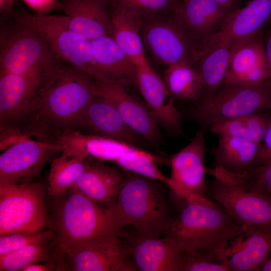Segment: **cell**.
<instances>
[{
    "instance_id": "cell-1",
    "label": "cell",
    "mask_w": 271,
    "mask_h": 271,
    "mask_svg": "<svg viewBox=\"0 0 271 271\" xmlns=\"http://www.w3.org/2000/svg\"><path fill=\"white\" fill-rule=\"evenodd\" d=\"M178 213L166 235L182 252L215 255L223 260L228 242L246 232L222 206L207 197L177 198Z\"/></svg>"
},
{
    "instance_id": "cell-2",
    "label": "cell",
    "mask_w": 271,
    "mask_h": 271,
    "mask_svg": "<svg viewBox=\"0 0 271 271\" xmlns=\"http://www.w3.org/2000/svg\"><path fill=\"white\" fill-rule=\"evenodd\" d=\"M56 197L49 224L59 252L122 236L125 226L115 200L102 206L73 187Z\"/></svg>"
},
{
    "instance_id": "cell-3",
    "label": "cell",
    "mask_w": 271,
    "mask_h": 271,
    "mask_svg": "<svg viewBox=\"0 0 271 271\" xmlns=\"http://www.w3.org/2000/svg\"><path fill=\"white\" fill-rule=\"evenodd\" d=\"M64 62L35 26L31 15L13 10L0 29V70L41 78L47 84Z\"/></svg>"
},
{
    "instance_id": "cell-4",
    "label": "cell",
    "mask_w": 271,
    "mask_h": 271,
    "mask_svg": "<svg viewBox=\"0 0 271 271\" xmlns=\"http://www.w3.org/2000/svg\"><path fill=\"white\" fill-rule=\"evenodd\" d=\"M95 81L84 71L66 63L61 72L40 90L31 118L45 129L59 130L58 134L74 130L96 94Z\"/></svg>"
},
{
    "instance_id": "cell-5",
    "label": "cell",
    "mask_w": 271,
    "mask_h": 271,
    "mask_svg": "<svg viewBox=\"0 0 271 271\" xmlns=\"http://www.w3.org/2000/svg\"><path fill=\"white\" fill-rule=\"evenodd\" d=\"M164 184L136 174L125 176L115 200L125 227L132 226L141 235H167L176 216Z\"/></svg>"
},
{
    "instance_id": "cell-6",
    "label": "cell",
    "mask_w": 271,
    "mask_h": 271,
    "mask_svg": "<svg viewBox=\"0 0 271 271\" xmlns=\"http://www.w3.org/2000/svg\"><path fill=\"white\" fill-rule=\"evenodd\" d=\"M194 102L190 115L205 131L221 121L271 111V79L259 85L223 84Z\"/></svg>"
},
{
    "instance_id": "cell-7",
    "label": "cell",
    "mask_w": 271,
    "mask_h": 271,
    "mask_svg": "<svg viewBox=\"0 0 271 271\" xmlns=\"http://www.w3.org/2000/svg\"><path fill=\"white\" fill-rule=\"evenodd\" d=\"M49 221L42 185L0 180V236L41 231Z\"/></svg>"
},
{
    "instance_id": "cell-8",
    "label": "cell",
    "mask_w": 271,
    "mask_h": 271,
    "mask_svg": "<svg viewBox=\"0 0 271 271\" xmlns=\"http://www.w3.org/2000/svg\"><path fill=\"white\" fill-rule=\"evenodd\" d=\"M171 11L144 18L141 30L144 46L156 60L167 66L181 63L195 66L198 59L197 48L176 22Z\"/></svg>"
},
{
    "instance_id": "cell-9",
    "label": "cell",
    "mask_w": 271,
    "mask_h": 271,
    "mask_svg": "<svg viewBox=\"0 0 271 271\" xmlns=\"http://www.w3.org/2000/svg\"><path fill=\"white\" fill-rule=\"evenodd\" d=\"M31 17L40 33L64 62L80 69L95 81L106 80L94 60L91 41L71 31L65 15Z\"/></svg>"
},
{
    "instance_id": "cell-10",
    "label": "cell",
    "mask_w": 271,
    "mask_h": 271,
    "mask_svg": "<svg viewBox=\"0 0 271 271\" xmlns=\"http://www.w3.org/2000/svg\"><path fill=\"white\" fill-rule=\"evenodd\" d=\"M207 196L222 206L246 230L271 228L270 197L217 177L207 182Z\"/></svg>"
},
{
    "instance_id": "cell-11",
    "label": "cell",
    "mask_w": 271,
    "mask_h": 271,
    "mask_svg": "<svg viewBox=\"0 0 271 271\" xmlns=\"http://www.w3.org/2000/svg\"><path fill=\"white\" fill-rule=\"evenodd\" d=\"M205 132L199 128L190 143L170 158L169 188L175 198H187L194 194L207 197Z\"/></svg>"
},
{
    "instance_id": "cell-12",
    "label": "cell",
    "mask_w": 271,
    "mask_h": 271,
    "mask_svg": "<svg viewBox=\"0 0 271 271\" xmlns=\"http://www.w3.org/2000/svg\"><path fill=\"white\" fill-rule=\"evenodd\" d=\"M68 268L73 271L137 270L127 241L117 236L103 241L75 247L62 252Z\"/></svg>"
},
{
    "instance_id": "cell-13",
    "label": "cell",
    "mask_w": 271,
    "mask_h": 271,
    "mask_svg": "<svg viewBox=\"0 0 271 271\" xmlns=\"http://www.w3.org/2000/svg\"><path fill=\"white\" fill-rule=\"evenodd\" d=\"M59 152H62V148L55 142L17 138L0 156V180L31 182L43 165Z\"/></svg>"
},
{
    "instance_id": "cell-14",
    "label": "cell",
    "mask_w": 271,
    "mask_h": 271,
    "mask_svg": "<svg viewBox=\"0 0 271 271\" xmlns=\"http://www.w3.org/2000/svg\"><path fill=\"white\" fill-rule=\"evenodd\" d=\"M94 88L96 94L114 105L130 129L155 148L160 147L164 139L160 126L146 104L131 95L126 86L115 81H95Z\"/></svg>"
},
{
    "instance_id": "cell-15",
    "label": "cell",
    "mask_w": 271,
    "mask_h": 271,
    "mask_svg": "<svg viewBox=\"0 0 271 271\" xmlns=\"http://www.w3.org/2000/svg\"><path fill=\"white\" fill-rule=\"evenodd\" d=\"M46 83L38 77L0 70L1 127L31 118Z\"/></svg>"
},
{
    "instance_id": "cell-16",
    "label": "cell",
    "mask_w": 271,
    "mask_h": 271,
    "mask_svg": "<svg viewBox=\"0 0 271 271\" xmlns=\"http://www.w3.org/2000/svg\"><path fill=\"white\" fill-rule=\"evenodd\" d=\"M229 12L213 0H181L171 14L197 48L220 30Z\"/></svg>"
},
{
    "instance_id": "cell-17",
    "label": "cell",
    "mask_w": 271,
    "mask_h": 271,
    "mask_svg": "<svg viewBox=\"0 0 271 271\" xmlns=\"http://www.w3.org/2000/svg\"><path fill=\"white\" fill-rule=\"evenodd\" d=\"M138 66L136 85L159 126L173 136H183L181 114L165 82L148 63Z\"/></svg>"
},
{
    "instance_id": "cell-18",
    "label": "cell",
    "mask_w": 271,
    "mask_h": 271,
    "mask_svg": "<svg viewBox=\"0 0 271 271\" xmlns=\"http://www.w3.org/2000/svg\"><path fill=\"white\" fill-rule=\"evenodd\" d=\"M270 79L263 34L231 48L229 65L222 85H259Z\"/></svg>"
},
{
    "instance_id": "cell-19",
    "label": "cell",
    "mask_w": 271,
    "mask_h": 271,
    "mask_svg": "<svg viewBox=\"0 0 271 271\" xmlns=\"http://www.w3.org/2000/svg\"><path fill=\"white\" fill-rule=\"evenodd\" d=\"M122 236L129 244L137 270L181 271L183 252L168 236L130 235L124 232Z\"/></svg>"
},
{
    "instance_id": "cell-20",
    "label": "cell",
    "mask_w": 271,
    "mask_h": 271,
    "mask_svg": "<svg viewBox=\"0 0 271 271\" xmlns=\"http://www.w3.org/2000/svg\"><path fill=\"white\" fill-rule=\"evenodd\" d=\"M271 25V0H251L231 11L219 31L210 38L229 42L231 48L257 35Z\"/></svg>"
},
{
    "instance_id": "cell-21",
    "label": "cell",
    "mask_w": 271,
    "mask_h": 271,
    "mask_svg": "<svg viewBox=\"0 0 271 271\" xmlns=\"http://www.w3.org/2000/svg\"><path fill=\"white\" fill-rule=\"evenodd\" d=\"M80 126L97 135L139 147L146 142L124 121L114 105L95 94L85 109ZM147 143V142H146Z\"/></svg>"
},
{
    "instance_id": "cell-22",
    "label": "cell",
    "mask_w": 271,
    "mask_h": 271,
    "mask_svg": "<svg viewBox=\"0 0 271 271\" xmlns=\"http://www.w3.org/2000/svg\"><path fill=\"white\" fill-rule=\"evenodd\" d=\"M58 7L70 30L80 37L91 41L108 35L107 0H63Z\"/></svg>"
},
{
    "instance_id": "cell-23",
    "label": "cell",
    "mask_w": 271,
    "mask_h": 271,
    "mask_svg": "<svg viewBox=\"0 0 271 271\" xmlns=\"http://www.w3.org/2000/svg\"><path fill=\"white\" fill-rule=\"evenodd\" d=\"M244 234L245 239L227 248L225 264L230 271L261 270L271 254V228L248 229Z\"/></svg>"
},
{
    "instance_id": "cell-24",
    "label": "cell",
    "mask_w": 271,
    "mask_h": 271,
    "mask_svg": "<svg viewBox=\"0 0 271 271\" xmlns=\"http://www.w3.org/2000/svg\"><path fill=\"white\" fill-rule=\"evenodd\" d=\"M94 60L107 80L136 85L138 66L109 36L90 41Z\"/></svg>"
},
{
    "instance_id": "cell-25",
    "label": "cell",
    "mask_w": 271,
    "mask_h": 271,
    "mask_svg": "<svg viewBox=\"0 0 271 271\" xmlns=\"http://www.w3.org/2000/svg\"><path fill=\"white\" fill-rule=\"evenodd\" d=\"M217 138V145L211 150L215 170L236 175L257 164L262 152V143L232 136Z\"/></svg>"
},
{
    "instance_id": "cell-26",
    "label": "cell",
    "mask_w": 271,
    "mask_h": 271,
    "mask_svg": "<svg viewBox=\"0 0 271 271\" xmlns=\"http://www.w3.org/2000/svg\"><path fill=\"white\" fill-rule=\"evenodd\" d=\"M144 18L108 5L107 33L138 65L147 63L141 30Z\"/></svg>"
},
{
    "instance_id": "cell-27",
    "label": "cell",
    "mask_w": 271,
    "mask_h": 271,
    "mask_svg": "<svg viewBox=\"0 0 271 271\" xmlns=\"http://www.w3.org/2000/svg\"><path fill=\"white\" fill-rule=\"evenodd\" d=\"M125 177L113 167L88 162L73 187L96 202L108 204L116 200Z\"/></svg>"
},
{
    "instance_id": "cell-28",
    "label": "cell",
    "mask_w": 271,
    "mask_h": 271,
    "mask_svg": "<svg viewBox=\"0 0 271 271\" xmlns=\"http://www.w3.org/2000/svg\"><path fill=\"white\" fill-rule=\"evenodd\" d=\"M231 54V45L225 41L209 39L200 50L196 65L207 96L222 85Z\"/></svg>"
},
{
    "instance_id": "cell-29",
    "label": "cell",
    "mask_w": 271,
    "mask_h": 271,
    "mask_svg": "<svg viewBox=\"0 0 271 271\" xmlns=\"http://www.w3.org/2000/svg\"><path fill=\"white\" fill-rule=\"evenodd\" d=\"M271 122V111L221 121L209 128L217 137L232 136L262 143Z\"/></svg>"
},
{
    "instance_id": "cell-30",
    "label": "cell",
    "mask_w": 271,
    "mask_h": 271,
    "mask_svg": "<svg viewBox=\"0 0 271 271\" xmlns=\"http://www.w3.org/2000/svg\"><path fill=\"white\" fill-rule=\"evenodd\" d=\"M87 158L62 153L54 159L48 176V194L57 197L72 188L87 167Z\"/></svg>"
},
{
    "instance_id": "cell-31",
    "label": "cell",
    "mask_w": 271,
    "mask_h": 271,
    "mask_svg": "<svg viewBox=\"0 0 271 271\" xmlns=\"http://www.w3.org/2000/svg\"><path fill=\"white\" fill-rule=\"evenodd\" d=\"M164 79L172 95L178 99L195 101L203 95L201 77L194 66L190 64L181 63L167 66Z\"/></svg>"
},
{
    "instance_id": "cell-32",
    "label": "cell",
    "mask_w": 271,
    "mask_h": 271,
    "mask_svg": "<svg viewBox=\"0 0 271 271\" xmlns=\"http://www.w3.org/2000/svg\"><path fill=\"white\" fill-rule=\"evenodd\" d=\"M217 176L245 189L271 198V159L238 174L219 172Z\"/></svg>"
},
{
    "instance_id": "cell-33",
    "label": "cell",
    "mask_w": 271,
    "mask_h": 271,
    "mask_svg": "<svg viewBox=\"0 0 271 271\" xmlns=\"http://www.w3.org/2000/svg\"><path fill=\"white\" fill-rule=\"evenodd\" d=\"M159 160H161L160 158L141 149L119 158L115 163L126 171L159 181L169 187L170 178L164 175L157 167L156 162Z\"/></svg>"
},
{
    "instance_id": "cell-34",
    "label": "cell",
    "mask_w": 271,
    "mask_h": 271,
    "mask_svg": "<svg viewBox=\"0 0 271 271\" xmlns=\"http://www.w3.org/2000/svg\"><path fill=\"white\" fill-rule=\"evenodd\" d=\"M48 244L29 245L0 256V270H23L31 264L49 260L51 255Z\"/></svg>"
},
{
    "instance_id": "cell-35",
    "label": "cell",
    "mask_w": 271,
    "mask_h": 271,
    "mask_svg": "<svg viewBox=\"0 0 271 271\" xmlns=\"http://www.w3.org/2000/svg\"><path fill=\"white\" fill-rule=\"evenodd\" d=\"M57 241L51 228L34 233H14L0 236V256L29 245L47 244Z\"/></svg>"
},
{
    "instance_id": "cell-36",
    "label": "cell",
    "mask_w": 271,
    "mask_h": 271,
    "mask_svg": "<svg viewBox=\"0 0 271 271\" xmlns=\"http://www.w3.org/2000/svg\"><path fill=\"white\" fill-rule=\"evenodd\" d=\"M109 5L146 18L171 12L177 3L174 0H107Z\"/></svg>"
},
{
    "instance_id": "cell-37",
    "label": "cell",
    "mask_w": 271,
    "mask_h": 271,
    "mask_svg": "<svg viewBox=\"0 0 271 271\" xmlns=\"http://www.w3.org/2000/svg\"><path fill=\"white\" fill-rule=\"evenodd\" d=\"M183 252L181 271H230L223 259L201 253Z\"/></svg>"
},
{
    "instance_id": "cell-38",
    "label": "cell",
    "mask_w": 271,
    "mask_h": 271,
    "mask_svg": "<svg viewBox=\"0 0 271 271\" xmlns=\"http://www.w3.org/2000/svg\"><path fill=\"white\" fill-rule=\"evenodd\" d=\"M262 152L256 165L271 159V122L262 141Z\"/></svg>"
},
{
    "instance_id": "cell-39",
    "label": "cell",
    "mask_w": 271,
    "mask_h": 271,
    "mask_svg": "<svg viewBox=\"0 0 271 271\" xmlns=\"http://www.w3.org/2000/svg\"><path fill=\"white\" fill-rule=\"evenodd\" d=\"M31 7L39 11H47L55 7H59L60 3L57 0H25Z\"/></svg>"
},
{
    "instance_id": "cell-40",
    "label": "cell",
    "mask_w": 271,
    "mask_h": 271,
    "mask_svg": "<svg viewBox=\"0 0 271 271\" xmlns=\"http://www.w3.org/2000/svg\"><path fill=\"white\" fill-rule=\"evenodd\" d=\"M263 40L271 78V25L264 32L263 34Z\"/></svg>"
},
{
    "instance_id": "cell-41",
    "label": "cell",
    "mask_w": 271,
    "mask_h": 271,
    "mask_svg": "<svg viewBox=\"0 0 271 271\" xmlns=\"http://www.w3.org/2000/svg\"><path fill=\"white\" fill-rule=\"evenodd\" d=\"M56 264L55 262H50L46 264H42L39 263L31 264L25 268L22 271H48L52 270L55 268Z\"/></svg>"
},
{
    "instance_id": "cell-42",
    "label": "cell",
    "mask_w": 271,
    "mask_h": 271,
    "mask_svg": "<svg viewBox=\"0 0 271 271\" xmlns=\"http://www.w3.org/2000/svg\"><path fill=\"white\" fill-rule=\"evenodd\" d=\"M15 0H0V11L4 16L8 15L13 11Z\"/></svg>"
},
{
    "instance_id": "cell-43",
    "label": "cell",
    "mask_w": 271,
    "mask_h": 271,
    "mask_svg": "<svg viewBox=\"0 0 271 271\" xmlns=\"http://www.w3.org/2000/svg\"><path fill=\"white\" fill-rule=\"evenodd\" d=\"M226 10L231 12L236 9L238 0H213Z\"/></svg>"
},
{
    "instance_id": "cell-44",
    "label": "cell",
    "mask_w": 271,
    "mask_h": 271,
    "mask_svg": "<svg viewBox=\"0 0 271 271\" xmlns=\"http://www.w3.org/2000/svg\"><path fill=\"white\" fill-rule=\"evenodd\" d=\"M262 271H271V257L269 258L265 264L263 266Z\"/></svg>"
},
{
    "instance_id": "cell-45",
    "label": "cell",
    "mask_w": 271,
    "mask_h": 271,
    "mask_svg": "<svg viewBox=\"0 0 271 271\" xmlns=\"http://www.w3.org/2000/svg\"><path fill=\"white\" fill-rule=\"evenodd\" d=\"M176 3H178L179 2H180L181 0H174Z\"/></svg>"
}]
</instances>
